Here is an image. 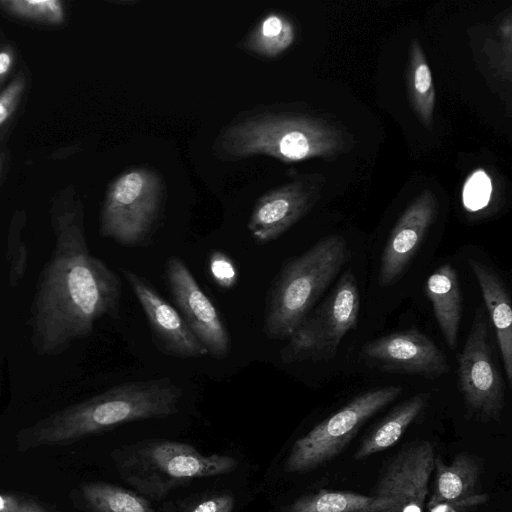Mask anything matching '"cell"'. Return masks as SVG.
<instances>
[{"mask_svg": "<svg viewBox=\"0 0 512 512\" xmlns=\"http://www.w3.org/2000/svg\"><path fill=\"white\" fill-rule=\"evenodd\" d=\"M54 248L31 306V341L39 355H58L89 336L103 317L119 315L122 282L88 248L79 202L52 211Z\"/></svg>", "mask_w": 512, "mask_h": 512, "instance_id": "cell-1", "label": "cell"}, {"mask_svg": "<svg viewBox=\"0 0 512 512\" xmlns=\"http://www.w3.org/2000/svg\"><path fill=\"white\" fill-rule=\"evenodd\" d=\"M351 146L337 125L280 104H258L235 115L212 143L214 156L227 162L269 156L283 162L336 158Z\"/></svg>", "mask_w": 512, "mask_h": 512, "instance_id": "cell-2", "label": "cell"}, {"mask_svg": "<svg viewBox=\"0 0 512 512\" xmlns=\"http://www.w3.org/2000/svg\"><path fill=\"white\" fill-rule=\"evenodd\" d=\"M182 389L170 378L122 383L58 411L32 428L38 444L71 442L129 422L174 415Z\"/></svg>", "mask_w": 512, "mask_h": 512, "instance_id": "cell-3", "label": "cell"}, {"mask_svg": "<svg viewBox=\"0 0 512 512\" xmlns=\"http://www.w3.org/2000/svg\"><path fill=\"white\" fill-rule=\"evenodd\" d=\"M344 237L329 235L287 261L274 278L266 298L264 332L287 339L348 261Z\"/></svg>", "mask_w": 512, "mask_h": 512, "instance_id": "cell-4", "label": "cell"}, {"mask_svg": "<svg viewBox=\"0 0 512 512\" xmlns=\"http://www.w3.org/2000/svg\"><path fill=\"white\" fill-rule=\"evenodd\" d=\"M120 477L142 496L166 497L194 479L224 475L238 465L222 454H202L194 446L166 439L138 441L114 451Z\"/></svg>", "mask_w": 512, "mask_h": 512, "instance_id": "cell-5", "label": "cell"}, {"mask_svg": "<svg viewBox=\"0 0 512 512\" xmlns=\"http://www.w3.org/2000/svg\"><path fill=\"white\" fill-rule=\"evenodd\" d=\"M166 198V184L157 170L148 166L126 169L107 189L101 235L127 247L142 245L157 227Z\"/></svg>", "mask_w": 512, "mask_h": 512, "instance_id": "cell-6", "label": "cell"}, {"mask_svg": "<svg viewBox=\"0 0 512 512\" xmlns=\"http://www.w3.org/2000/svg\"><path fill=\"white\" fill-rule=\"evenodd\" d=\"M402 393V386L389 385L357 395L294 442L284 463V470L302 474L332 461L345 450L370 418Z\"/></svg>", "mask_w": 512, "mask_h": 512, "instance_id": "cell-7", "label": "cell"}, {"mask_svg": "<svg viewBox=\"0 0 512 512\" xmlns=\"http://www.w3.org/2000/svg\"><path fill=\"white\" fill-rule=\"evenodd\" d=\"M360 294L356 278L346 271L321 304L287 338L280 351L285 364L327 361L335 357L344 336L358 322Z\"/></svg>", "mask_w": 512, "mask_h": 512, "instance_id": "cell-8", "label": "cell"}, {"mask_svg": "<svg viewBox=\"0 0 512 512\" xmlns=\"http://www.w3.org/2000/svg\"><path fill=\"white\" fill-rule=\"evenodd\" d=\"M457 365L458 387L467 416L482 423L499 421L505 406V385L482 309L476 311Z\"/></svg>", "mask_w": 512, "mask_h": 512, "instance_id": "cell-9", "label": "cell"}, {"mask_svg": "<svg viewBox=\"0 0 512 512\" xmlns=\"http://www.w3.org/2000/svg\"><path fill=\"white\" fill-rule=\"evenodd\" d=\"M435 456L431 441L414 440L384 463L371 495L388 502L381 512L425 511Z\"/></svg>", "mask_w": 512, "mask_h": 512, "instance_id": "cell-10", "label": "cell"}, {"mask_svg": "<svg viewBox=\"0 0 512 512\" xmlns=\"http://www.w3.org/2000/svg\"><path fill=\"white\" fill-rule=\"evenodd\" d=\"M360 357L367 366L386 373L436 379L450 370L443 351L414 328L366 342L361 348Z\"/></svg>", "mask_w": 512, "mask_h": 512, "instance_id": "cell-11", "label": "cell"}, {"mask_svg": "<svg viewBox=\"0 0 512 512\" xmlns=\"http://www.w3.org/2000/svg\"><path fill=\"white\" fill-rule=\"evenodd\" d=\"M169 290L184 321L204 345L208 355L226 358L231 350L230 334L211 300L200 288L186 264L171 256L165 264Z\"/></svg>", "mask_w": 512, "mask_h": 512, "instance_id": "cell-12", "label": "cell"}, {"mask_svg": "<svg viewBox=\"0 0 512 512\" xmlns=\"http://www.w3.org/2000/svg\"><path fill=\"white\" fill-rule=\"evenodd\" d=\"M322 178L305 175L268 190L255 202L247 228L260 244L276 240L317 203Z\"/></svg>", "mask_w": 512, "mask_h": 512, "instance_id": "cell-13", "label": "cell"}, {"mask_svg": "<svg viewBox=\"0 0 512 512\" xmlns=\"http://www.w3.org/2000/svg\"><path fill=\"white\" fill-rule=\"evenodd\" d=\"M124 276L148 321L159 349L180 358L208 355L207 349L190 330L181 314L141 275L125 270Z\"/></svg>", "mask_w": 512, "mask_h": 512, "instance_id": "cell-14", "label": "cell"}, {"mask_svg": "<svg viewBox=\"0 0 512 512\" xmlns=\"http://www.w3.org/2000/svg\"><path fill=\"white\" fill-rule=\"evenodd\" d=\"M432 191H422L404 210L383 249L379 268L382 287L394 284L406 271L437 214Z\"/></svg>", "mask_w": 512, "mask_h": 512, "instance_id": "cell-15", "label": "cell"}, {"mask_svg": "<svg viewBox=\"0 0 512 512\" xmlns=\"http://www.w3.org/2000/svg\"><path fill=\"white\" fill-rule=\"evenodd\" d=\"M481 290L484 303L494 326L504 371L512 383V309L509 291L494 269L485 263L467 260Z\"/></svg>", "mask_w": 512, "mask_h": 512, "instance_id": "cell-16", "label": "cell"}, {"mask_svg": "<svg viewBox=\"0 0 512 512\" xmlns=\"http://www.w3.org/2000/svg\"><path fill=\"white\" fill-rule=\"evenodd\" d=\"M426 295L443 337L451 350L457 347L462 315V295L457 270L450 264L439 266L426 281Z\"/></svg>", "mask_w": 512, "mask_h": 512, "instance_id": "cell-17", "label": "cell"}, {"mask_svg": "<svg viewBox=\"0 0 512 512\" xmlns=\"http://www.w3.org/2000/svg\"><path fill=\"white\" fill-rule=\"evenodd\" d=\"M433 490L426 504L469 497L478 492L482 459L468 452L457 453L450 464L435 456Z\"/></svg>", "mask_w": 512, "mask_h": 512, "instance_id": "cell-18", "label": "cell"}, {"mask_svg": "<svg viewBox=\"0 0 512 512\" xmlns=\"http://www.w3.org/2000/svg\"><path fill=\"white\" fill-rule=\"evenodd\" d=\"M429 400V393L420 392L397 405L363 438L354 453V459L363 460L393 447L424 412Z\"/></svg>", "mask_w": 512, "mask_h": 512, "instance_id": "cell-19", "label": "cell"}, {"mask_svg": "<svg viewBox=\"0 0 512 512\" xmlns=\"http://www.w3.org/2000/svg\"><path fill=\"white\" fill-rule=\"evenodd\" d=\"M295 37L292 20L285 14L270 12L259 19L236 47L253 57L271 60L290 48Z\"/></svg>", "mask_w": 512, "mask_h": 512, "instance_id": "cell-20", "label": "cell"}, {"mask_svg": "<svg viewBox=\"0 0 512 512\" xmlns=\"http://www.w3.org/2000/svg\"><path fill=\"white\" fill-rule=\"evenodd\" d=\"M387 505L371 495L322 489L295 499L285 512H381Z\"/></svg>", "mask_w": 512, "mask_h": 512, "instance_id": "cell-21", "label": "cell"}, {"mask_svg": "<svg viewBox=\"0 0 512 512\" xmlns=\"http://www.w3.org/2000/svg\"><path fill=\"white\" fill-rule=\"evenodd\" d=\"M407 90L411 106L422 124L431 129L435 108V88L425 53L417 39L410 44Z\"/></svg>", "mask_w": 512, "mask_h": 512, "instance_id": "cell-22", "label": "cell"}, {"mask_svg": "<svg viewBox=\"0 0 512 512\" xmlns=\"http://www.w3.org/2000/svg\"><path fill=\"white\" fill-rule=\"evenodd\" d=\"M81 490L93 512H155L145 497L117 485L92 482Z\"/></svg>", "mask_w": 512, "mask_h": 512, "instance_id": "cell-23", "label": "cell"}, {"mask_svg": "<svg viewBox=\"0 0 512 512\" xmlns=\"http://www.w3.org/2000/svg\"><path fill=\"white\" fill-rule=\"evenodd\" d=\"M0 8L19 18L48 24H61L65 19L59 0H2Z\"/></svg>", "mask_w": 512, "mask_h": 512, "instance_id": "cell-24", "label": "cell"}, {"mask_svg": "<svg viewBox=\"0 0 512 512\" xmlns=\"http://www.w3.org/2000/svg\"><path fill=\"white\" fill-rule=\"evenodd\" d=\"M18 220L12 221L10 226L6 261L8 264L9 284L16 286L25 275L28 266V250L25 241L22 238V225Z\"/></svg>", "mask_w": 512, "mask_h": 512, "instance_id": "cell-25", "label": "cell"}, {"mask_svg": "<svg viewBox=\"0 0 512 512\" xmlns=\"http://www.w3.org/2000/svg\"><path fill=\"white\" fill-rule=\"evenodd\" d=\"M492 193V184L487 173L478 169L466 180L462 201L465 208L470 212H476L487 206Z\"/></svg>", "mask_w": 512, "mask_h": 512, "instance_id": "cell-26", "label": "cell"}, {"mask_svg": "<svg viewBox=\"0 0 512 512\" xmlns=\"http://www.w3.org/2000/svg\"><path fill=\"white\" fill-rule=\"evenodd\" d=\"M25 85V77L19 75L0 93V126L14 113L25 90Z\"/></svg>", "mask_w": 512, "mask_h": 512, "instance_id": "cell-27", "label": "cell"}, {"mask_svg": "<svg viewBox=\"0 0 512 512\" xmlns=\"http://www.w3.org/2000/svg\"><path fill=\"white\" fill-rule=\"evenodd\" d=\"M489 500L487 493H476L466 498L426 504L427 512H470Z\"/></svg>", "mask_w": 512, "mask_h": 512, "instance_id": "cell-28", "label": "cell"}, {"mask_svg": "<svg viewBox=\"0 0 512 512\" xmlns=\"http://www.w3.org/2000/svg\"><path fill=\"white\" fill-rule=\"evenodd\" d=\"M210 270L216 281L223 287L229 288L236 282V270L222 253H214L210 261Z\"/></svg>", "mask_w": 512, "mask_h": 512, "instance_id": "cell-29", "label": "cell"}, {"mask_svg": "<svg viewBox=\"0 0 512 512\" xmlns=\"http://www.w3.org/2000/svg\"><path fill=\"white\" fill-rule=\"evenodd\" d=\"M234 506V496L224 493L201 501L190 512H232Z\"/></svg>", "mask_w": 512, "mask_h": 512, "instance_id": "cell-30", "label": "cell"}, {"mask_svg": "<svg viewBox=\"0 0 512 512\" xmlns=\"http://www.w3.org/2000/svg\"><path fill=\"white\" fill-rule=\"evenodd\" d=\"M14 60V52L10 47L0 49V86L11 71Z\"/></svg>", "mask_w": 512, "mask_h": 512, "instance_id": "cell-31", "label": "cell"}, {"mask_svg": "<svg viewBox=\"0 0 512 512\" xmlns=\"http://www.w3.org/2000/svg\"><path fill=\"white\" fill-rule=\"evenodd\" d=\"M20 505L15 496L0 493V512H20Z\"/></svg>", "mask_w": 512, "mask_h": 512, "instance_id": "cell-32", "label": "cell"}, {"mask_svg": "<svg viewBox=\"0 0 512 512\" xmlns=\"http://www.w3.org/2000/svg\"><path fill=\"white\" fill-rule=\"evenodd\" d=\"M20 512H46L43 508L35 504L34 502L24 501L21 502Z\"/></svg>", "mask_w": 512, "mask_h": 512, "instance_id": "cell-33", "label": "cell"}, {"mask_svg": "<svg viewBox=\"0 0 512 512\" xmlns=\"http://www.w3.org/2000/svg\"><path fill=\"white\" fill-rule=\"evenodd\" d=\"M0 164H1V157H0Z\"/></svg>", "mask_w": 512, "mask_h": 512, "instance_id": "cell-34", "label": "cell"}]
</instances>
